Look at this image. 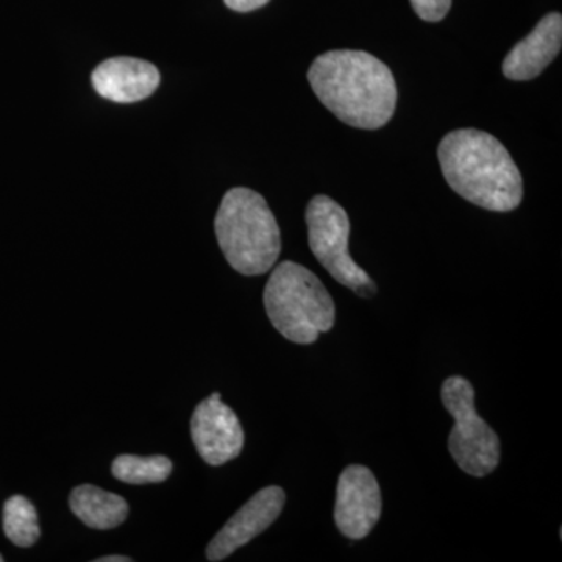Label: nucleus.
I'll use <instances>...</instances> for the list:
<instances>
[{"instance_id": "15", "label": "nucleus", "mask_w": 562, "mask_h": 562, "mask_svg": "<svg viewBox=\"0 0 562 562\" xmlns=\"http://www.w3.org/2000/svg\"><path fill=\"white\" fill-rule=\"evenodd\" d=\"M412 5L420 20L438 22L449 13L452 0H412Z\"/></svg>"}, {"instance_id": "9", "label": "nucleus", "mask_w": 562, "mask_h": 562, "mask_svg": "<svg viewBox=\"0 0 562 562\" xmlns=\"http://www.w3.org/2000/svg\"><path fill=\"white\" fill-rule=\"evenodd\" d=\"M284 502H286V494L280 486H269L258 491L214 536L206 549L209 561L225 560L246 543L254 541L262 531L268 530L279 519Z\"/></svg>"}, {"instance_id": "2", "label": "nucleus", "mask_w": 562, "mask_h": 562, "mask_svg": "<svg viewBox=\"0 0 562 562\" xmlns=\"http://www.w3.org/2000/svg\"><path fill=\"white\" fill-rule=\"evenodd\" d=\"M443 179L457 194L484 210H516L524 199L519 168L490 133L462 128L443 136L438 147Z\"/></svg>"}, {"instance_id": "5", "label": "nucleus", "mask_w": 562, "mask_h": 562, "mask_svg": "<svg viewBox=\"0 0 562 562\" xmlns=\"http://www.w3.org/2000/svg\"><path fill=\"white\" fill-rule=\"evenodd\" d=\"M441 398L454 420L449 436L453 461L462 472L476 479L490 475L501 464V439L476 413L471 382L462 376H450L442 383Z\"/></svg>"}, {"instance_id": "3", "label": "nucleus", "mask_w": 562, "mask_h": 562, "mask_svg": "<svg viewBox=\"0 0 562 562\" xmlns=\"http://www.w3.org/2000/svg\"><path fill=\"white\" fill-rule=\"evenodd\" d=\"M214 232L225 260L243 276L271 271L281 251L280 227L268 202L249 188L225 192Z\"/></svg>"}, {"instance_id": "4", "label": "nucleus", "mask_w": 562, "mask_h": 562, "mask_svg": "<svg viewBox=\"0 0 562 562\" xmlns=\"http://www.w3.org/2000/svg\"><path fill=\"white\" fill-rule=\"evenodd\" d=\"M262 299L273 328L288 341L308 346L335 327L330 292L316 273L297 262L283 261L273 269Z\"/></svg>"}, {"instance_id": "11", "label": "nucleus", "mask_w": 562, "mask_h": 562, "mask_svg": "<svg viewBox=\"0 0 562 562\" xmlns=\"http://www.w3.org/2000/svg\"><path fill=\"white\" fill-rule=\"evenodd\" d=\"M562 18L560 13L543 16L535 31L516 44L503 61L506 79L527 81L541 76L543 69L560 54Z\"/></svg>"}, {"instance_id": "14", "label": "nucleus", "mask_w": 562, "mask_h": 562, "mask_svg": "<svg viewBox=\"0 0 562 562\" xmlns=\"http://www.w3.org/2000/svg\"><path fill=\"white\" fill-rule=\"evenodd\" d=\"M3 532L18 547H32L38 541L41 535L38 514L29 498L13 495L5 502Z\"/></svg>"}, {"instance_id": "10", "label": "nucleus", "mask_w": 562, "mask_h": 562, "mask_svg": "<svg viewBox=\"0 0 562 562\" xmlns=\"http://www.w3.org/2000/svg\"><path fill=\"white\" fill-rule=\"evenodd\" d=\"M92 87L103 99L133 103L150 98L160 85V72L151 63L132 57L105 60L92 72Z\"/></svg>"}, {"instance_id": "18", "label": "nucleus", "mask_w": 562, "mask_h": 562, "mask_svg": "<svg viewBox=\"0 0 562 562\" xmlns=\"http://www.w3.org/2000/svg\"><path fill=\"white\" fill-rule=\"evenodd\" d=\"M0 562H3V557H2V554H0Z\"/></svg>"}, {"instance_id": "6", "label": "nucleus", "mask_w": 562, "mask_h": 562, "mask_svg": "<svg viewBox=\"0 0 562 562\" xmlns=\"http://www.w3.org/2000/svg\"><path fill=\"white\" fill-rule=\"evenodd\" d=\"M308 243L316 260L333 279L362 299L376 294V284L349 251L350 220L346 210L328 195H316L306 206Z\"/></svg>"}, {"instance_id": "17", "label": "nucleus", "mask_w": 562, "mask_h": 562, "mask_svg": "<svg viewBox=\"0 0 562 562\" xmlns=\"http://www.w3.org/2000/svg\"><path fill=\"white\" fill-rule=\"evenodd\" d=\"M131 557H121V554H111V557H102L94 560V562H132Z\"/></svg>"}, {"instance_id": "12", "label": "nucleus", "mask_w": 562, "mask_h": 562, "mask_svg": "<svg viewBox=\"0 0 562 562\" xmlns=\"http://www.w3.org/2000/svg\"><path fill=\"white\" fill-rule=\"evenodd\" d=\"M69 506L70 512L92 530L120 527L128 516V503L125 498L92 484H81L70 492Z\"/></svg>"}, {"instance_id": "8", "label": "nucleus", "mask_w": 562, "mask_h": 562, "mask_svg": "<svg viewBox=\"0 0 562 562\" xmlns=\"http://www.w3.org/2000/svg\"><path fill=\"white\" fill-rule=\"evenodd\" d=\"M191 438L206 464L224 465L244 449L243 425L231 406L221 401L220 392L199 403L191 417Z\"/></svg>"}, {"instance_id": "1", "label": "nucleus", "mask_w": 562, "mask_h": 562, "mask_svg": "<svg viewBox=\"0 0 562 562\" xmlns=\"http://www.w3.org/2000/svg\"><path fill=\"white\" fill-rule=\"evenodd\" d=\"M308 81L317 99L350 127L376 131L394 116V76L368 52H327L313 61Z\"/></svg>"}, {"instance_id": "16", "label": "nucleus", "mask_w": 562, "mask_h": 562, "mask_svg": "<svg viewBox=\"0 0 562 562\" xmlns=\"http://www.w3.org/2000/svg\"><path fill=\"white\" fill-rule=\"evenodd\" d=\"M225 5L239 13H249V11L261 9L269 0H224Z\"/></svg>"}, {"instance_id": "13", "label": "nucleus", "mask_w": 562, "mask_h": 562, "mask_svg": "<svg viewBox=\"0 0 562 562\" xmlns=\"http://www.w3.org/2000/svg\"><path fill=\"white\" fill-rule=\"evenodd\" d=\"M172 461L162 454L155 457H136L120 454L111 465L114 479L128 484L162 483L171 476Z\"/></svg>"}, {"instance_id": "7", "label": "nucleus", "mask_w": 562, "mask_h": 562, "mask_svg": "<svg viewBox=\"0 0 562 562\" xmlns=\"http://www.w3.org/2000/svg\"><path fill=\"white\" fill-rule=\"evenodd\" d=\"M383 512L382 491L371 469L349 465L339 476L336 490L335 522L346 538H368Z\"/></svg>"}]
</instances>
